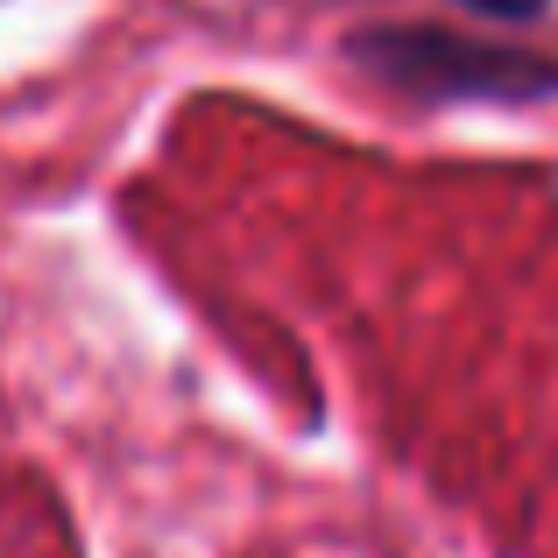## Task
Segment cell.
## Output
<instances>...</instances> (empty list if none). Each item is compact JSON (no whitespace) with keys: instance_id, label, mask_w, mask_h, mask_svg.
<instances>
[{"instance_id":"obj_1","label":"cell","mask_w":558,"mask_h":558,"mask_svg":"<svg viewBox=\"0 0 558 558\" xmlns=\"http://www.w3.org/2000/svg\"><path fill=\"white\" fill-rule=\"evenodd\" d=\"M347 57L368 71L375 85L410 99H551L558 93V57L523 50V43H481L438 22H381V28H354Z\"/></svg>"},{"instance_id":"obj_2","label":"cell","mask_w":558,"mask_h":558,"mask_svg":"<svg viewBox=\"0 0 558 558\" xmlns=\"http://www.w3.org/2000/svg\"><path fill=\"white\" fill-rule=\"evenodd\" d=\"M460 8L488 14V22H537V14H545L551 0H460Z\"/></svg>"}]
</instances>
